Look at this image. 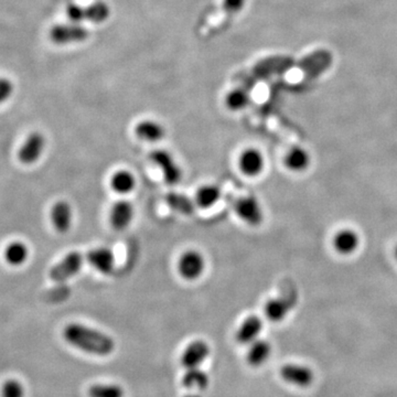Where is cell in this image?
Instances as JSON below:
<instances>
[{"instance_id":"5b68a950","label":"cell","mask_w":397,"mask_h":397,"mask_svg":"<svg viewBox=\"0 0 397 397\" xmlns=\"http://www.w3.org/2000/svg\"><path fill=\"white\" fill-rule=\"evenodd\" d=\"M82 265V255L77 252H71L50 269V278L52 279L53 281L63 283V281L74 277L80 272Z\"/></svg>"},{"instance_id":"ac0fdd59","label":"cell","mask_w":397,"mask_h":397,"mask_svg":"<svg viewBox=\"0 0 397 397\" xmlns=\"http://www.w3.org/2000/svg\"><path fill=\"white\" fill-rule=\"evenodd\" d=\"M294 301L290 298H275L270 299L265 305V314L266 317L273 323H279L286 318L287 314L292 310Z\"/></svg>"},{"instance_id":"52a82bcc","label":"cell","mask_w":397,"mask_h":397,"mask_svg":"<svg viewBox=\"0 0 397 397\" xmlns=\"http://www.w3.org/2000/svg\"><path fill=\"white\" fill-rule=\"evenodd\" d=\"M210 354V347L203 340L191 342L182 353L180 362L185 369H196L207 360Z\"/></svg>"},{"instance_id":"277c9868","label":"cell","mask_w":397,"mask_h":397,"mask_svg":"<svg viewBox=\"0 0 397 397\" xmlns=\"http://www.w3.org/2000/svg\"><path fill=\"white\" fill-rule=\"evenodd\" d=\"M296 61L288 55H274L263 59L255 64L252 73L255 77H267L270 75L283 74L296 65Z\"/></svg>"},{"instance_id":"4fadbf2b","label":"cell","mask_w":397,"mask_h":397,"mask_svg":"<svg viewBox=\"0 0 397 397\" xmlns=\"http://www.w3.org/2000/svg\"><path fill=\"white\" fill-rule=\"evenodd\" d=\"M262 329V319L257 316H250L243 321L240 328L236 331L235 339L241 345H251L252 342L258 339Z\"/></svg>"},{"instance_id":"83f0119b","label":"cell","mask_w":397,"mask_h":397,"mask_svg":"<svg viewBox=\"0 0 397 397\" xmlns=\"http://www.w3.org/2000/svg\"><path fill=\"white\" fill-rule=\"evenodd\" d=\"M250 103V95L243 88L234 90L226 96V105L232 110H240L245 108Z\"/></svg>"},{"instance_id":"d6986e66","label":"cell","mask_w":397,"mask_h":397,"mask_svg":"<svg viewBox=\"0 0 397 397\" xmlns=\"http://www.w3.org/2000/svg\"><path fill=\"white\" fill-rule=\"evenodd\" d=\"M240 165L244 174L257 176L264 169V158L257 149H246L241 156Z\"/></svg>"},{"instance_id":"5bb4252c","label":"cell","mask_w":397,"mask_h":397,"mask_svg":"<svg viewBox=\"0 0 397 397\" xmlns=\"http://www.w3.org/2000/svg\"><path fill=\"white\" fill-rule=\"evenodd\" d=\"M73 220V211L71 205L66 201H59L51 209V221L54 229L59 233L69 232Z\"/></svg>"},{"instance_id":"cb8c5ba5","label":"cell","mask_w":397,"mask_h":397,"mask_svg":"<svg viewBox=\"0 0 397 397\" xmlns=\"http://www.w3.org/2000/svg\"><path fill=\"white\" fill-rule=\"evenodd\" d=\"M165 202L171 209L181 214L191 215L194 212V203L189 196L181 193L170 192L165 196Z\"/></svg>"},{"instance_id":"1f68e13d","label":"cell","mask_w":397,"mask_h":397,"mask_svg":"<svg viewBox=\"0 0 397 397\" xmlns=\"http://www.w3.org/2000/svg\"><path fill=\"white\" fill-rule=\"evenodd\" d=\"M66 14L70 20L73 22H80L85 20V9L79 5H70L66 9Z\"/></svg>"},{"instance_id":"f1b7e54d","label":"cell","mask_w":397,"mask_h":397,"mask_svg":"<svg viewBox=\"0 0 397 397\" xmlns=\"http://www.w3.org/2000/svg\"><path fill=\"white\" fill-rule=\"evenodd\" d=\"M110 16V8L104 3H95L85 9V19L88 21L99 22L105 21Z\"/></svg>"},{"instance_id":"3957f363","label":"cell","mask_w":397,"mask_h":397,"mask_svg":"<svg viewBox=\"0 0 397 397\" xmlns=\"http://www.w3.org/2000/svg\"><path fill=\"white\" fill-rule=\"evenodd\" d=\"M279 375H281V380L286 383L301 387V389L312 386L314 382V369L303 364H284L279 369Z\"/></svg>"},{"instance_id":"8992f818","label":"cell","mask_w":397,"mask_h":397,"mask_svg":"<svg viewBox=\"0 0 397 397\" xmlns=\"http://www.w3.org/2000/svg\"><path fill=\"white\" fill-rule=\"evenodd\" d=\"M149 157L152 159V163H156L161 169L163 178H165L167 183L176 185L181 180V169L174 161L170 152H165L163 149H160V150L158 149V150L152 152Z\"/></svg>"},{"instance_id":"7402d4cb","label":"cell","mask_w":397,"mask_h":397,"mask_svg":"<svg viewBox=\"0 0 397 397\" xmlns=\"http://www.w3.org/2000/svg\"><path fill=\"white\" fill-rule=\"evenodd\" d=\"M3 255H5L6 262L11 266H21L27 262L28 257H29V248L25 243L16 241V242L10 243L6 247Z\"/></svg>"},{"instance_id":"7c38bea8","label":"cell","mask_w":397,"mask_h":397,"mask_svg":"<svg viewBox=\"0 0 397 397\" xmlns=\"http://www.w3.org/2000/svg\"><path fill=\"white\" fill-rule=\"evenodd\" d=\"M361 238L358 232L352 229H341L336 232L332 238V246L336 253L341 255H352L358 251Z\"/></svg>"},{"instance_id":"f546056e","label":"cell","mask_w":397,"mask_h":397,"mask_svg":"<svg viewBox=\"0 0 397 397\" xmlns=\"http://www.w3.org/2000/svg\"><path fill=\"white\" fill-rule=\"evenodd\" d=\"M25 386L22 385L20 380L16 378H10L6 380L1 389V396L3 397H25Z\"/></svg>"},{"instance_id":"d4e9b609","label":"cell","mask_w":397,"mask_h":397,"mask_svg":"<svg viewBox=\"0 0 397 397\" xmlns=\"http://www.w3.org/2000/svg\"><path fill=\"white\" fill-rule=\"evenodd\" d=\"M135 185V178L130 174V171L126 170L116 172L110 180V185L113 187V190L119 193L130 192V191L134 190Z\"/></svg>"},{"instance_id":"8fae6325","label":"cell","mask_w":397,"mask_h":397,"mask_svg":"<svg viewBox=\"0 0 397 397\" xmlns=\"http://www.w3.org/2000/svg\"><path fill=\"white\" fill-rule=\"evenodd\" d=\"M88 37L86 29L77 25H58L50 31V38L57 44L84 41Z\"/></svg>"},{"instance_id":"e0dca14e","label":"cell","mask_w":397,"mask_h":397,"mask_svg":"<svg viewBox=\"0 0 397 397\" xmlns=\"http://www.w3.org/2000/svg\"><path fill=\"white\" fill-rule=\"evenodd\" d=\"M272 354V345L266 340H255L248 347L246 361L253 367H258L266 363Z\"/></svg>"},{"instance_id":"ffe728a7","label":"cell","mask_w":397,"mask_h":397,"mask_svg":"<svg viewBox=\"0 0 397 397\" xmlns=\"http://www.w3.org/2000/svg\"><path fill=\"white\" fill-rule=\"evenodd\" d=\"M310 154L303 147H294L285 157V165L289 170L301 172L310 165Z\"/></svg>"},{"instance_id":"4316f807","label":"cell","mask_w":397,"mask_h":397,"mask_svg":"<svg viewBox=\"0 0 397 397\" xmlns=\"http://www.w3.org/2000/svg\"><path fill=\"white\" fill-rule=\"evenodd\" d=\"M221 198V190L216 185H204L196 193V200L198 207H212L218 198Z\"/></svg>"},{"instance_id":"484cf974","label":"cell","mask_w":397,"mask_h":397,"mask_svg":"<svg viewBox=\"0 0 397 397\" xmlns=\"http://www.w3.org/2000/svg\"><path fill=\"white\" fill-rule=\"evenodd\" d=\"M90 397H124L125 391L119 384H93L88 389Z\"/></svg>"},{"instance_id":"9c48e42d","label":"cell","mask_w":397,"mask_h":397,"mask_svg":"<svg viewBox=\"0 0 397 397\" xmlns=\"http://www.w3.org/2000/svg\"><path fill=\"white\" fill-rule=\"evenodd\" d=\"M205 268V261L196 251H187L179 261L180 275L187 281H193L202 275Z\"/></svg>"},{"instance_id":"6da1fadb","label":"cell","mask_w":397,"mask_h":397,"mask_svg":"<svg viewBox=\"0 0 397 397\" xmlns=\"http://www.w3.org/2000/svg\"><path fill=\"white\" fill-rule=\"evenodd\" d=\"M63 336L70 345L92 356H108L115 350L112 336L81 323L66 325Z\"/></svg>"},{"instance_id":"e575fe53","label":"cell","mask_w":397,"mask_h":397,"mask_svg":"<svg viewBox=\"0 0 397 397\" xmlns=\"http://www.w3.org/2000/svg\"><path fill=\"white\" fill-rule=\"evenodd\" d=\"M394 256H395V259H396V261H397V245H396V247L394 248Z\"/></svg>"},{"instance_id":"7a4b0ae2","label":"cell","mask_w":397,"mask_h":397,"mask_svg":"<svg viewBox=\"0 0 397 397\" xmlns=\"http://www.w3.org/2000/svg\"><path fill=\"white\" fill-rule=\"evenodd\" d=\"M334 57L328 50H317L310 54L306 55L303 60L297 63L298 68L303 71V74L309 79L319 77L323 72L332 65Z\"/></svg>"},{"instance_id":"836d02e7","label":"cell","mask_w":397,"mask_h":397,"mask_svg":"<svg viewBox=\"0 0 397 397\" xmlns=\"http://www.w3.org/2000/svg\"><path fill=\"white\" fill-rule=\"evenodd\" d=\"M183 397H202L200 394H196L194 391H190L189 393L185 395Z\"/></svg>"},{"instance_id":"2e32d148","label":"cell","mask_w":397,"mask_h":397,"mask_svg":"<svg viewBox=\"0 0 397 397\" xmlns=\"http://www.w3.org/2000/svg\"><path fill=\"white\" fill-rule=\"evenodd\" d=\"M134 216V207L128 201H119L114 204L110 211V223L114 229H126Z\"/></svg>"},{"instance_id":"ba28073f","label":"cell","mask_w":397,"mask_h":397,"mask_svg":"<svg viewBox=\"0 0 397 397\" xmlns=\"http://www.w3.org/2000/svg\"><path fill=\"white\" fill-rule=\"evenodd\" d=\"M44 147H45V138L39 132H33L26 139L18 152L20 163L25 165L37 163L43 154Z\"/></svg>"},{"instance_id":"44dd1931","label":"cell","mask_w":397,"mask_h":397,"mask_svg":"<svg viewBox=\"0 0 397 397\" xmlns=\"http://www.w3.org/2000/svg\"><path fill=\"white\" fill-rule=\"evenodd\" d=\"M210 380L207 373L198 369H187L182 376V385L189 391H204L209 386Z\"/></svg>"},{"instance_id":"9a60e30c","label":"cell","mask_w":397,"mask_h":397,"mask_svg":"<svg viewBox=\"0 0 397 397\" xmlns=\"http://www.w3.org/2000/svg\"><path fill=\"white\" fill-rule=\"evenodd\" d=\"M86 257H88V263L95 269L99 270V273L108 275L113 272L114 266H115V256H114L113 252L108 248L99 247L92 250L90 253H88Z\"/></svg>"},{"instance_id":"d6a6232c","label":"cell","mask_w":397,"mask_h":397,"mask_svg":"<svg viewBox=\"0 0 397 397\" xmlns=\"http://www.w3.org/2000/svg\"><path fill=\"white\" fill-rule=\"evenodd\" d=\"M245 3V0H224L223 7L229 14L238 12Z\"/></svg>"},{"instance_id":"4dcf8cb0","label":"cell","mask_w":397,"mask_h":397,"mask_svg":"<svg viewBox=\"0 0 397 397\" xmlns=\"http://www.w3.org/2000/svg\"><path fill=\"white\" fill-rule=\"evenodd\" d=\"M12 93H14V85L11 81L1 77L0 79V104L8 101Z\"/></svg>"},{"instance_id":"30bf717a","label":"cell","mask_w":397,"mask_h":397,"mask_svg":"<svg viewBox=\"0 0 397 397\" xmlns=\"http://www.w3.org/2000/svg\"><path fill=\"white\" fill-rule=\"evenodd\" d=\"M235 212L250 225H259L263 222L262 207L254 196L238 198L235 203Z\"/></svg>"},{"instance_id":"603a6c76","label":"cell","mask_w":397,"mask_h":397,"mask_svg":"<svg viewBox=\"0 0 397 397\" xmlns=\"http://www.w3.org/2000/svg\"><path fill=\"white\" fill-rule=\"evenodd\" d=\"M136 134L143 141L156 143L165 136V130L156 121H143L136 127Z\"/></svg>"}]
</instances>
